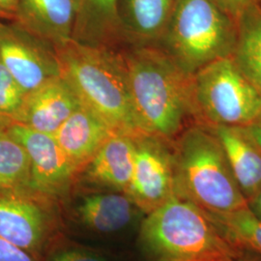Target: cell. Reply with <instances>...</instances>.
Wrapping results in <instances>:
<instances>
[{
	"instance_id": "25",
	"label": "cell",
	"mask_w": 261,
	"mask_h": 261,
	"mask_svg": "<svg viewBox=\"0 0 261 261\" xmlns=\"http://www.w3.org/2000/svg\"><path fill=\"white\" fill-rule=\"evenodd\" d=\"M255 144L261 149V115L248 126L243 127Z\"/></svg>"
},
{
	"instance_id": "6",
	"label": "cell",
	"mask_w": 261,
	"mask_h": 261,
	"mask_svg": "<svg viewBox=\"0 0 261 261\" xmlns=\"http://www.w3.org/2000/svg\"><path fill=\"white\" fill-rule=\"evenodd\" d=\"M196 113L206 125L245 127L261 115V92L231 56L217 59L194 75Z\"/></svg>"
},
{
	"instance_id": "32",
	"label": "cell",
	"mask_w": 261,
	"mask_h": 261,
	"mask_svg": "<svg viewBox=\"0 0 261 261\" xmlns=\"http://www.w3.org/2000/svg\"><path fill=\"white\" fill-rule=\"evenodd\" d=\"M253 3L261 9V0H253Z\"/></svg>"
},
{
	"instance_id": "9",
	"label": "cell",
	"mask_w": 261,
	"mask_h": 261,
	"mask_svg": "<svg viewBox=\"0 0 261 261\" xmlns=\"http://www.w3.org/2000/svg\"><path fill=\"white\" fill-rule=\"evenodd\" d=\"M7 130L28 152L29 187L46 194H58L65 189L76 167L54 135L33 130L17 122H11Z\"/></svg>"
},
{
	"instance_id": "13",
	"label": "cell",
	"mask_w": 261,
	"mask_h": 261,
	"mask_svg": "<svg viewBox=\"0 0 261 261\" xmlns=\"http://www.w3.org/2000/svg\"><path fill=\"white\" fill-rule=\"evenodd\" d=\"M115 132L83 103L54 134L66 155L76 168L93 158Z\"/></svg>"
},
{
	"instance_id": "27",
	"label": "cell",
	"mask_w": 261,
	"mask_h": 261,
	"mask_svg": "<svg viewBox=\"0 0 261 261\" xmlns=\"http://www.w3.org/2000/svg\"><path fill=\"white\" fill-rule=\"evenodd\" d=\"M248 208L252 214L261 221V190L248 201Z\"/></svg>"
},
{
	"instance_id": "26",
	"label": "cell",
	"mask_w": 261,
	"mask_h": 261,
	"mask_svg": "<svg viewBox=\"0 0 261 261\" xmlns=\"http://www.w3.org/2000/svg\"><path fill=\"white\" fill-rule=\"evenodd\" d=\"M253 0H229L230 15L233 19H237L244 10L250 6Z\"/></svg>"
},
{
	"instance_id": "7",
	"label": "cell",
	"mask_w": 261,
	"mask_h": 261,
	"mask_svg": "<svg viewBox=\"0 0 261 261\" xmlns=\"http://www.w3.org/2000/svg\"><path fill=\"white\" fill-rule=\"evenodd\" d=\"M27 29L0 23V61L28 94L61 75L56 54Z\"/></svg>"
},
{
	"instance_id": "3",
	"label": "cell",
	"mask_w": 261,
	"mask_h": 261,
	"mask_svg": "<svg viewBox=\"0 0 261 261\" xmlns=\"http://www.w3.org/2000/svg\"><path fill=\"white\" fill-rule=\"evenodd\" d=\"M140 241L158 261H236L242 252L203 209L176 193L149 212L141 224Z\"/></svg>"
},
{
	"instance_id": "1",
	"label": "cell",
	"mask_w": 261,
	"mask_h": 261,
	"mask_svg": "<svg viewBox=\"0 0 261 261\" xmlns=\"http://www.w3.org/2000/svg\"><path fill=\"white\" fill-rule=\"evenodd\" d=\"M134 109L146 136L169 139L196 113L194 75H189L165 53L140 48L123 59Z\"/></svg>"
},
{
	"instance_id": "31",
	"label": "cell",
	"mask_w": 261,
	"mask_h": 261,
	"mask_svg": "<svg viewBox=\"0 0 261 261\" xmlns=\"http://www.w3.org/2000/svg\"><path fill=\"white\" fill-rule=\"evenodd\" d=\"M11 120H9L8 118H6V117H4V116H1L0 115V127H6V126H8L10 123H11Z\"/></svg>"
},
{
	"instance_id": "15",
	"label": "cell",
	"mask_w": 261,
	"mask_h": 261,
	"mask_svg": "<svg viewBox=\"0 0 261 261\" xmlns=\"http://www.w3.org/2000/svg\"><path fill=\"white\" fill-rule=\"evenodd\" d=\"M136 139L115 133L96 152L87 169L95 183L114 189L128 190L134 168Z\"/></svg>"
},
{
	"instance_id": "29",
	"label": "cell",
	"mask_w": 261,
	"mask_h": 261,
	"mask_svg": "<svg viewBox=\"0 0 261 261\" xmlns=\"http://www.w3.org/2000/svg\"><path fill=\"white\" fill-rule=\"evenodd\" d=\"M236 261H261V258L258 255H256L252 252H247V251H243L242 250L241 254L238 256Z\"/></svg>"
},
{
	"instance_id": "18",
	"label": "cell",
	"mask_w": 261,
	"mask_h": 261,
	"mask_svg": "<svg viewBox=\"0 0 261 261\" xmlns=\"http://www.w3.org/2000/svg\"><path fill=\"white\" fill-rule=\"evenodd\" d=\"M205 213L224 238L261 258V221L248 207L226 213Z\"/></svg>"
},
{
	"instance_id": "23",
	"label": "cell",
	"mask_w": 261,
	"mask_h": 261,
	"mask_svg": "<svg viewBox=\"0 0 261 261\" xmlns=\"http://www.w3.org/2000/svg\"><path fill=\"white\" fill-rule=\"evenodd\" d=\"M0 261H36L30 252L0 237Z\"/></svg>"
},
{
	"instance_id": "16",
	"label": "cell",
	"mask_w": 261,
	"mask_h": 261,
	"mask_svg": "<svg viewBox=\"0 0 261 261\" xmlns=\"http://www.w3.org/2000/svg\"><path fill=\"white\" fill-rule=\"evenodd\" d=\"M77 213L87 227L101 233H113L127 227L136 216L135 202L119 194H96L86 196Z\"/></svg>"
},
{
	"instance_id": "4",
	"label": "cell",
	"mask_w": 261,
	"mask_h": 261,
	"mask_svg": "<svg viewBox=\"0 0 261 261\" xmlns=\"http://www.w3.org/2000/svg\"><path fill=\"white\" fill-rule=\"evenodd\" d=\"M172 164L175 193L201 209L226 213L248 207L224 149L207 125L183 134Z\"/></svg>"
},
{
	"instance_id": "11",
	"label": "cell",
	"mask_w": 261,
	"mask_h": 261,
	"mask_svg": "<svg viewBox=\"0 0 261 261\" xmlns=\"http://www.w3.org/2000/svg\"><path fill=\"white\" fill-rule=\"evenodd\" d=\"M80 0H19L18 14L28 31L62 46L72 40Z\"/></svg>"
},
{
	"instance_id": "24",
	"label": "cell",
	"mask_w": 261,
	"mask_h": 261,
	"mask_svg": "<svg viewBox=\"0 0 261 261\" xmlns=\"http://www.w3.org/2000/svg\"><path fill=\"white\" fill-rule=\"evenodd\" d=\"M51 261H107L103 257L90 252L70 250L57 253Z\"/></svg>"
},
{
	"instance_id": "30",
	"label": "cell",
	"mask_w": 261,
	"mask_h": 261,
	"mask_svg": "<svg viewBox=\"0 0 261 261\" xmlns=\"http://www.w3.org/2000/svg\"><path fill=\"white\" fill-rule=\"evenodd\" d=\"M214 4H216L219 8L223 10L226 14L230 15V10H229V0H211Z\"/></svg>"
},
{
	"instance_id": "22",
	"label": "cell",
	"mask_w": 261,
	"mask_h": 261,
	"mask_svg": "<svg viewBox=\"0 0 261 261\" xmlns=\"http://www.w3.org/2000/svg\"><path fill=\"white\" fill-rule=\"evenodd\" d=\"M86 22L96 27H112L118 20V0H82Z\"/></svg>"
},
{
	"instance_id": "12",
	"label": "cell",
	"mask_w": 261,
	"mask_h": 261,
	"mask_svg": "<svg viewBox=\"0 0 261 261\" xmlns=\"http://www.w3.org/2000/svg\"><path fill=\"white\" fill-rule=\"evenodd\" d=\"M220 141L247 201L261 190V149L243 127L207 125Z\"/></svg>"
},
{
	"instance_id": "2",
	"label": "cell",
	"mask_w": 261,
	"mask_h": 261,
	"mask_svg": "<svg viewBox=\"0 0 261 261\" xmlns=\"http://www.w3.org/2000/svg\"><path fill=\"white\" fill-rule=\"evenodd\" d=\"M60 74L82 103L115 133L132 138L146 136L140 129L123 59L73 39L56 47Z\"/></svg>"
},
{
	"instance_id": "21",
	"label": "cell",
	"mask_w": 261,
	"mask_h": 261,
	"mask_svg": "<svg viewBox=\"0 0 261 261\" xmlns=\"http://www.w3.org/2000/svg\"><path fill=\"white\" fill-rule=\"evenodd\" d=\"M25 96V91L0 61V115L13 121Z\"/></svg>"
},
{
	"instance_id": "28",
	"label": "cell",
	"mask_w": 261,
	"mask_h": 261,
	"mask_svg": "<svg viewBox=\"0 0 261 261\" xmlns=\"http://www.w3.org/2000/svg\"><path fill=\"white\" fill-rule=\"evenodd\" d=\"M19 0H0V14H13L18 10Z\"/></svg>"
},
{
	"instance_id": "10",
	"label": "cell",
	"mask_w": 261,
	"mask_h": 261,
	"mask_svg": "<svg viewBox=\"0 0 261 261\" xmlns=\"http://www.w3.org/2000/svg\"><path fill=\"white\" fill-rule=\"evenodd\" d=\"M82 102L62 75L56 76L27 94L12 122L54 135Z\"/></svg>"
},
{
	"instance_id": "14",
	"label": "cell",
	"mask_w": 261,
	"mask_h": 261,
	"mask_svg": "<svg viewBox=\"0 0 261 261\" xmlns=\"http://www.w3.org/2000/svg\"><path fill=\"white\" fill-rule=\"evenodd\" d=\"M46 217L32 201L0 192V237L31 252L41 247Z\"/></svg>"
},
{
	"instance_id": "8",
	"label": "cell",
	"mask_w": 261,
	"mask_h": 261,
	"mask_svg": "<svg viewBox=\"0 0 261 261\" xmlns=\"http://www.w3.org/2000/svg\"><path fill=\"white\" fill-rule=\"evenodd\" d=\"M153 136L136 139L134 168L128 191L132 199L151 212L175 194L172 158Z\"/></svg>"
},
{
	"instance_id": "17",
	"label": "cell",
	"mask_w": 261,
	"mask_h": 261,
	"mask_svg": "<svg viewBox=\"0 0 261 261\" xmlns=\"http://www.w3.org/2000/svg\"><path fill=\"white\" fill-rule=\"evenodd\" d=\"M237 36L231 57L261 92V9L253 2L236 19Z\"/></svg>"
},
{
	"instance_id": "19",
	"label": "cell",
	"mask_w": 261,
	"mask_h": 261,
	"mask_svg": "<svg viewBox=\"0 0 261 261\" xmlns=\"http://www.w3.org/2000/svg\"><path fill=\"white\" fill-rule=\"evenodd\" d=\"M30 161L24 147L6 127H0V192L29 187Z\"/></svg>"
},
{
	"instance_id": "20",
	"label": "cell",
	"mask_w": 261,
	"mask_h": 261,
	"mask_svg": "<svg viewBox=\"0 0 261 261\" xmlns=\"http://www.w3.org/2000/svg\"><path fill=\"white\" fill-rule=\"evenodd\" d=\"M174 3L175 0H126L132 31L141 39L162 36Z\"/></svg>"
},
{
	"instance_id": "5",
	"label": "cell",
	"mask_w": 261,
	"mask_h": 261,
	"mask_svg": "<svg viewBox=\"0 0 261 261\" xmlns=\"http://www.w3.org/2000/svg\"><path fill=\"white\" fill-rule=\"evenodd\" d=\"M162 36L165 53L194 75L215 60L231 56L237 24L211 0H175Z\"/></svg>"
}]
</instances>
